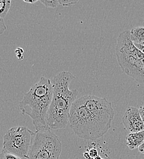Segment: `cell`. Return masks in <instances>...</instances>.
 <instances>
[{
    "label": "cell",
    "mask_w": 144,
    "mask_h": 159,
    "mask_svg": "<svg viewBox=\"0 0 144 159\" xmlns=\"http://www.w3.org/2000/svg\"><path fill=\"white\" fill-rule=\"evenodd\" d=\"M76 77L70 72L63 71L51 80L53 98L48 111L47 124L50 129L65 128L73 103L77 99V89H70L71 82Z\"/></svg>",
    "instance_id": "1"
},
{
    "label": "cell",
    "mask_w": 144,
    "mask_h": 159,
    "mask_svg": "<svg viewBox=\"0 0 144 159\" xmlns=\"http://www.w3.org/2000/svg\"><path fill=\"white\" fill-rule=\"evenodd\" d=\"M117 61L124 73L141 84H144V53L134 44L130 31L122 32L116 46Z\"/></svg>",
    "instance_id": "4"
},
{
    "label": "cell",
    "mask_w": 144,
    "mask_h": 159,
    "mask_svg": "<svg viewBox=\"0 0 144 159\" xmlns=\"http://www.w3.org/2000/svg\"><path fill=\"white\" fill-rule=\"evenodd\" d=\"M126 145L129 149L133 150L139 148L144 141V130L136 132L130 133L126 137Z\"/></svg>",
    "instance_id": "9"
},
{
    "label": "cell",
    "mask_w": 144,
    "mask_h": 159,
    "mask_svg": "<svg viewBox=\"0 0 144 159\" xmlns=\"http://www.w3.org/2000/svg\"><path fill=\"white\" fill-rule=\"evenodd\" d=\"M88 154L90 155V156L91 157V158L92 159L96 157L97 156H98V151L95 149V148H92V149H90L89 151H88Z\"/></svg>",
    "instance_id": "16"
},
{
    "label": "cell",
    "mask_w": 144,
    "mask_h": 159,
    "mask_svg": "<svg viewBox=\"0 0 144 159\" xmlns=\"http://www.w3.org/2000/svg\"><path fill=\"white\" fill-rule=\"evenodd\" d=\"M60 4L63 7H69L78 2V0H58Z\"/></svg>",
    "instance_id": "14"
},
{
    "label": "cell",
    "mask_w": 144,
    "mask_h": 159,
    "mask_svg": "<svg viewBox=\"0 0 144 159\" xmlns=\"http://www.w3.org/2000/svg\"><path fill=\"white\" fill-rule=\"evenodd\" d=\"M83 156L85 157V158L86 159H92L91 158V157L90 156V155H89L88 152H85L83 153Z\"/></svg>",
    "instance_id": "21"
},
{
    "label": "cell",
    "mask_w": 144,
    "mask_h": 159,
    "mask_svg": "<svg viewBox=\"0 0 144 159\" xmlns=\"http://www.w3.org/2000/svg\"><path fill=\"white\" fill-rule=\"evenodd\" d=\"M35 132L26 127L10 129L3 137L2 152L14 154L23 159H28Z\"/></svg>",
    "instance_id": "6"
},
{
    "label": "cell",
    "mask_w": 144,
    "mask_h": 159,
    "mask_svg": "<svg viewBox=\"0 0 144 159\" xmlns=\"http://www.w3.org/2000/svg\"><path fill=\"white\" fill-rule=\"evenodd\" d=\"M139 151L141 154H144V143L142 144V145L139 148Z\"/></svg>",
    "instance_id": "20"
},
{
    "label": "cell",
    "mask_w": 144,
    "mask_h": 159,
    "mask_svg": "<svg viewBox=\"0 0 144 159\" xmlns=\"http://www.w3.org/2000/svg\"><path fill=\"white\" fill-rule=\"evenodd\" d=\"M38 1V0H34V1H26V0H24V2H26V3H29V4H35L36 2H37Z\"/></svg>",
    "instance_id": "22"
},
{
    "label": "cell",
    "mask_w": 144,
    "mask_h": 159,
    "mask_svg": "<svg viewBox=\"0 0 144 159\" xmlns=\"http://www.w3.org/2000/svg\"><path fill=\"white\" fill-rule=\"evenodd\" d=\"M85 107L91 113L105 119L112 120L114 110L112 103L105 98L93 95H86L80 98Z\"/></svg>",
    "instance_id": "7"
},
{
    "label": "cell",
    "mask_w": 144,
    "mask_h": 159,
    "mask_svg": "<svg viewBox=\"0 0 144 159\" xmlns=\"http://www.w3.org/2000/svg\"><path fill=\"white\" fill-rule=\"evenodd\" d=\"M122 122L125 129L131 133L144 130V122L137 108L129 107L122 118Z\"/></svg>",
    "instance_id": "8"
},
{
    "label": "cell",
    "mask_w": 144,
    "mask_h": 159,
    "mask_svg": "<svg viewBox=\"0 0 144 159\" xmlns=\"http://www.w3.org/2000/svg\"><path fill=\"white\" fill-rule=\"evenodd\" d=\"M6 30V26L4 24V21L3 19H0V34L2 35L4 31Z\"/></svg>",
    "instance_id": "17"
},
{
    "label": "cell",
    "mask_w": 144,
    "mask_h": 159,
    "mask_svg": "<svg viewBox=\"0 0 144 159\" xmlns=\"http://www.w3.org/2000/svg\"><path fill=\"white\" fill-rule=\"evenodd\" d=\"M11 5V0H0V19H4L6 17Z\"/></svg>",
    "instance_id": "11"
},
{
    "label": "cell",
    "mask_w": 144,
    "mask_h": 159,
    "mask_svg": "<svg viewBox=\"0 0 144 159\" xmlns=\"http://www.w3.org/2000/svg\"><path fill=\"white\" fill-rule=\"evenodd\" d=\"M112 121L90 111L80 98L73 103L69 116V122L74 134L86 140H96L103 137L111 128Z\"/></svg>",
    "instance_id": "3"
},
{
    "label": "cell",
    "mask_w": 144,
    "mask_h": 159,
    "mask_svg": "<svg viewBox=\"0 0 144 159\" xmlns=\"http://www.w3.org/2000/svg\"><path fill=\"white\" fill-rule=\"evenodd\" d=\"M62 143L50 130L36 132L28 159H60Z\"/></svg>",
    "instance_id": "5"
},
{
    "label": "cell",
    "mask_w": 144,
    "mask_h": 159,
    "mask_svg": "<svg viewBox=\"0 0 144 159\" xmlns=\"http://www.w3.org/2000/svg\"><path fill=\"white\" fill-rule=\"evenodd\" d=\"M139 112H140V115L141 116V118H142V119L144 124V105L141 106L139 108Z\"/></svg>",
    "instance_id": "18"
},
{
    "label": "cell",
    "mask_w": 144,
    "mask_h": 159,
    "mask_svg": "<svg viewBox=\"0 0 144 159\" xmlns=\"http://www.w3.org/2000/svg\"><path fill=\"white\" fill-rule=\"evenodd\" d=\"M134 45L139 50H141L143 53H144V44H134Z\"/></svg>",
    "instance_id": "19"
},
{
    "label": "cell",
    "mask_w": 144,
    "mask_h": 159,
    "mask_svg": "<svg viewBox=\"0 0 144 159\" xmlns=\"http://www.w3.org/2000/svg\"><path fill=\"white\" fill-rule=\"evenodd\" d=\"M0 159H23L11 153L6 152H1L0 155Z\"/></svg>",
    "instance_id": "13"
},
{
    "label": "cell",
    "mask_w": 144,
    "mask_h": 159,
    "mask_svg": "<svg viewBox=\"0 0 144 159\" xmlns=\"http://www.w3.org/2000/svg\"><path fill=\"white\" fill-rule=\"evenodd\" d=\"M130 38L134 44H144V26H137L130 31Z\"/></svg>",
    "instance_id": "10"
},
{
    "label": "cell",
    "mask_w": 144,
    "mask_h": 159,
    "mask_svg": "<svg viewBox=\"0 0 144 159\" xmlns=\"http://www.w3.org/2000/svg\"><path fill=\"white\" fill-rule=\"evenodd\" d=\"M52 98L51 80L42 77L19 102L22 115H28L31 118L36 132L50 129L47 124V115Z\"/></svg>",
    "instance_id": "2"
},
{
    "label": "cell",
    "mask_w": 144,
    "mask_h": 159,
    "mask_svg": "<svg viewBox=\"0 0 144 159\" xmlns=\"http://www.w3.org/2000/svg\"><path fill=\"white\" fill-rule=\"evenodd\" d=\"M39 2L46 7L50 8H55L60 4L58 0H40Z\"/></svg>",
    "instance_id": "12"
},
{
    "label": "cell",
    "mask_w": 144,
    "mask_h": 159,
    "mask_svg": "<svg viewBox=\"0 0 144 159\" xmlns=\"http://www.w3.org/2000/svg\"><path fill=\"white\" fill-rule=\"evenodd\" d=\"M15 52H16V55H17V57L19 60L21 61V60L23 59L24 57H23V53H24V50H23V48H20V47H18V48L16 50Z\"/></svg>",
    "instance_id": "15"
}]
</instances>
